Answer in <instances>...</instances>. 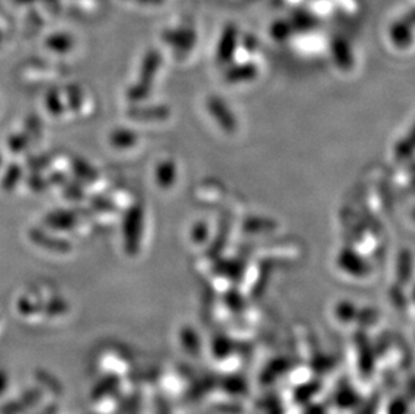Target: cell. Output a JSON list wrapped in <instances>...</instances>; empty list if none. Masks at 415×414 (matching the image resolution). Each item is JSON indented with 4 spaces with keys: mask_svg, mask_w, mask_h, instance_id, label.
Here are the masks:
<instances>
[{
    "mask_svg": "<svg viewBox=\"0 0 415 414\" xmlns=\"http://www.w3.org/2000/svg\"><path fill=\"white\" fill-rule=\"evenodd\" d=\"M122 244L124 251L129 256L140 252L144 233V209L141 205L132 206L122 218Z\"/></svg>",
    "mask_w": 415,
    "mask_h": 414,
    "instance_id": "cell-1",
    "label": "cell"
},
{
    "mask_svg": "<svg viewBox=\"0 0 415 414\" xmlns=\"http://www.w3.org/2000/svg\"><path fill=\"white\" fill-rule=\"evenodd\" d=\"M159 68H160V57L154 52L148 53L141 64L138 80L126 90V97L132 103L143 101L147 96H150Z\"/></svg>",
    "mask_w": 415,
    "mask_h": 414,
    "instance_id": "cell-2",
    "label": "cell"
},
{
    "mask_svg": "<svg viewBox=\"0 0 415 414\" xmlns=\"http://www.w3.org/2000/svg\"><path fill=\"white\" fill-rule=\"evenodd\" d=\"M138 143V135L125 126H119L115 128L109 133V145H112L115 149L124 151V149H131Z\"/></svg>",
    "mask_w": 415,
    "mask_h": 414,
    "instance_id": "cell-3",
    "label": "cell"
},
{
    "mask_svg": "<svg viewBox=\"0 0 415 414\" xmlns=\"http://www.w3.org/2000/svg\"><path fill=\"white\" fill-rule=\"evenodd\" d=\"M176 179V167L173 161H163L156 165L155 180L161 188H170Z\"/></svg>",
    "mask_w": 415,
    "mask_h": 414,
    "instance_id": "cell-4",
    "label": "cell"
},
{
    "mask_svg": "<svg viewBox=\"0 0 415 414\" xmlns=\"http://www.w3.org/2000/svg\"><path fill=\"white\" fill-rule=\"evenodd\" d=\"M75 221H77L75 216L65 210L52 212L46 216V223L52 226V229H58V230H70L75 225Z\"/></svg>",
    "mask_w": 415,
    "mask_h": 414,
    "instance_id": "cell-5",
    "label": "cell"
},
{
    "mask_svg": "<svg viewBox=\"0 0 415 414\" xmlns=\"http://www.w3.org/2000/svg\"><path fill=\"white\" fill-rule=\"evenodd\" d=\"M45 105L48 112L52 114V116H61L65 113V103H64V97H62V91L61 90L52 89L49 90L46 93V97H45Z\"/></svg>",
    "mask_w": 415,
    "mask_h": 414,
    "instance_id": "cell-6",
    "label": "cell"
},
{
    "mask_svg": "<svg viewBox=\"0 0 415 414\" xmlns=\"http://www.w3.org/2000/svg\"><path fill=\"white\" fill-rule=\"evenodd\" d=\"M31 239L34 241L35 244L41 245V246H50L49 244L52 242V251H57V252H66L69 251V244L59 241V239H50V237L42 233V232H31Z\"/></svg>",
    "mask_w": 415,
    "mask_h": 414,
    "instance_id": "cell-7",
    "label": "cell"
},
{
    "mask_svg": "<svg viewBox=\"0 0 415 414\" xmlns=\"http://www.w3.org/2000/svg\"><path fill=\"white\" fill-rule=\"evenodd\" d=\"M66 98L70 108L81 110L84 104V93L78 85H69L66 89Z\"/></svg>",
    "mask_w": 415,
    "mask_h": 414,
    "instance_id": "cell-8",
    "label": "cell"
},
{
    "mask_svg": "<svg viewBox=\"0 0 415 414\" xmlns=\"http://www.w3.org/2000/svg\"><path fill=\"white\" fill-rule=\"evenodd\" d=\"M20 177H22V171H20L19 167H17V165L10 167L8 171H7V174H6L4 178H3V187H4L6 190H13V188L17 186V183L19 182V179H20Z\"/></svg>",
    "mask_w": 415,
    "mask_h": 414,
    "instance_id": "cell-9",
    "label": "cell"
},
{
    "mask_svg": "<svg viewBox=\"0 0 415 414\" xmlns=\"http://www.w3.org/2000/svg\"><path fill=\"white\" fill-rule=\"evenodd\" d=\"M133 117L136 119H143V120H147V119H157V117H161V116H166L167 112L163 108H145L143 110H138L135 109L132 113H131Z\"/></svg>",
    "mask_w": 415,
    "mask_h": 414,
    "instance_id": "cell-10",
    "label": "cell"
},
{
    "mask_svg": "<svg viewBox=\"0 0 415 414\" xmlns=\"http://www.w3.org/2000/svg\"><path fill=\"white\" fill-rule=\"evenodd\" d=\"M48 47L52 49V52L55 53H66L69 52L71 47L69 39L62 36V38H50L48 40Z\"/></svg>",
    "mask_w": 415,
    "mask_h": 414,
    "instance_id": "cell-11",
    "label": "cell"
},
{
    "mask_svg": "<svg viewBox=\"0 0 415 414\" xmlns=\"http://www.w3.org/2000/svg\"><path fill=\"white\" fill-rule=\"evenodd\" d=\"M26 145H27V139L23 135H20V133H17V135H14V136L10 138L8 147L14 152H20L22 149L26 148Z\"/></svg>",
    "mask_w": 415,
    "mask_h": 414,
    "instance_id": "cell-12",
    "label": "cell"
},
{
    "mask_svg": "<svg viewBox=\"0 0 415 414\" xmlns=\"http://www.w3.org/2000/svg\"><path fill=\"white\" fill-rule=\"evenodd\" d=\"M0 165H1V156H0Z\"/></svg>",
    "mask_w": 415,
    "mask_h": 414,
    "instance_id": "cell-13",
    "label": "cell"
}]
</instances>
